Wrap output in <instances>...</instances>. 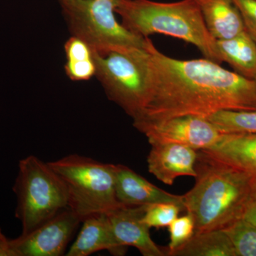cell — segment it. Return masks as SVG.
I'll list each match as a JSON object with an SVG mask.
<instances>
[{
    "label": "cell",
    "mask_w": 256,
    "mask_h": 256,
    "mask_svg": "<svg viewBox=\"0 0 256 256\" xmlns=\"http://www.w3.org/2000/svg\"><path fill=\"white\" fill-rule=\"evenodd\" d=\"M82 220L66 208L30 233L11 240L16 256L64 255L69 242Z\"/></svg>",
    "instance_id": "cell-8"
},
{
    "label": "cell",
    "mask_w": 256,
    "mask_h": 256,
    "mask_svg": "<svg viewBox=\"0 0 256 256\" xmlns=\"http://www.w3.org/2000/svg\"><path fill=\"white\" fill-rule=\"evenodd\" d=\"M224 162L256 173V133H226L208 149L202 150Z\"/></svg>",
    "instance_id": "cell-14"
},
{
    "label": "cell",
    "mask_w": 256,
    "mask_h": 256,
    "mask_svg": "<svg viewBox=\"0 0 256 256\" xmlns=\"http://www.w3.org/2000/svg\"><path fill=\"white\" fill-rule=\"evenodd\" d=\"M48 164L66 186L68 208L82 222L122 205L116 198L114 164L78 154H69Z\"/></svg>",
    "instance_id": "cell-5"
},
{
    "label": "cell",
    "mask_w": 256,
    "mask_h": 256,
    "mask_svg": "<svg viewBox=\"0 0 256 256\" xmlns=\"http://www.w3.org/2000/svg\"><path fill=\"white\" fill-rule=\"evenodd\" d=\"M208 32L216 40H228L245 32L232 0H196Z\"/></svg>",
    "instance_id": "cell-15"
},
{
    "label": "cell",
    "mask_w": 256,
    "mask_h": 256,
    "mask_svg": "<svg viewBox=\"0 0 256 256\" xmlns=\"http://www.w3.org/2000/svg\"><path fill=\"white\" fill-rule=\"evenodd\" d=\"M152 84L143 110L133 118L140 130L172 118H208L220 110H256V80L207 58L178 60L151 48Z\"/></svg>",
    "instance_id": "cell-1"
},
{
    "label": "cell",
    "mask_w": 256,
    "mask_h": 256,
    "mask_svg": "<svg viewBox=\"0 0 256 256\" xmlns=\"http://www.w3.org/2000/svg\"><path fill=\"white\" fill-rule=\"evenodd\" d=\"M114 12L124 28L138 36L174 37L196 46L205 58L222 64L216 40L208 32L196 0H116Z\"/></svg>",
    "instance_id": "cell-3"
},
{
    "label": "cell",
    "mask_w": 256,
    "mask_h": 256,
    "mask_svg": "<svg viewBox=\"0 0 256 256\" xmlns=\"http://www.w3.org/2000/svg\"><path fill=\"white\" fill-rule=\"evenodd\" d=\"M230 238L236 256H256V226L240 220L224 229Z\"/></svg>",
    "instance_id": "cell-20"
},
{
    "label": "cell",
    "mask_w": 256,
    "mask_h": 256,
    "mask_svg": "<svg viewBox=\"0 0 256 256\" xmlns=\"http://www.w3.org/2000/svg\"><path fill=\"white\" fill-rule=\"evenodd\" d=\"M150 144L176 143L196 150H206L218 142L223 133L205 118L184 116L140 130Z\"/></svg>",
    "instance_id": "cell-9"
},
{
    "label": "cell",
    "mask_w": 256,
    "mask_h": 256,
    "mask_svg": "<svg viewBox=\"0 0 256 256\" xmlns=\"http://www.w3.org/2000/svg\"><path fill=\"white\" fill-rule=\"evenodd\" d=\"M242 220L256 226V173L252 174L250 188Z\"/></svg>",
    "instance_id": "cell-24"
},
{
    "label": "cell",
    "mask_w": 256,
    "mask_h": 256,
    "mask_svg": "<svg viewBox=\"0 0 256 256\" xmlns=\"http://www.w3.org/2000/svg\"><path fill=\"white\" fill-rule=\"evenodd\" d=\"M72 36L102 54L122 48H146L152 42L134 34L114 16L116 0H60Z\"/></svg>",
    "instance_id": "cell-7"
},
{
    "label": "cell",
    "mask_w": 256,
    "mask_h": 256,
    "mask_svg": "<svg viewBox=\"0 0 256 256\" xmlns=\"http://www.w3.org/2000/svg\"><path fill=\"white\" fill-rule=\"evenodd\" d=\"M148 156V170L166 185L174 184L178 176L196 178L198 150L176 143L152 144Z\"/></svg>",
    "instance_id": "cell-11"
},
{
    "label": "cell",
    "mask_w": 256,
    "mask_h": 256,
    "mask_svg": "<svg viewBox=\"0 0 256 256\" xmlns=\"http://www.w3.org/2000/svg\"><path fill=\"white\" fill-rule=\"evenodd\" d=\"M222 63L228 64L234 72L256 80V43L244 32L228 40H216Z\"/></svg>",
    "instance_id": "cell-16"
},
{
    "label": "cell",
    "mask_w": 256,
    "mask_h": 256,
    "mask_svg": "<svg viewBox=\"0 0 256 256\" xmlns=\"http://www.w3.org/2000/svg\"><path fill=\"white\" fill-rule=\"evenodd\" d=\"M152 42L148 48H122L94 54L96 76L106 95L132 118L144 108L152 84Z\"/></svg>",
    "instance_id": "cell-4"
},
{
    "label": "cell",
    "mask_w": 256,
    "mask_h": 256,
    "mask_svg": "<svg viewBox=\"0 0 256 256\" xmlns=\"http://www.w3.org/2000/svg\"><path fill=\"white\" fill-rule=\"evenodd\" d=\"M18 196L16 217L22 226V234L68 208L66 186L60 175L36 156L24 158L18 164L14 186Z\"/></svg>",
    "instance_id": "cell-6"
},
{
    "label": "cell",
    "mask_w": 256,
    "mask_h": 256,
    "mask_svg": "<svg viewBox=\"0 0 256 256\" xmlns=\"http://www.w3.org/2000/svg\"><path fill=\"white\" fill-rule=\"evenodd\" d=\"M114 188L118 201L127 206H142L168 202L182 206L183 196L164 191L122 164H114Z\"/></svg>",
    "instance_id": "cell-12"
},
{
    "label": "cell",
    "mask_w": 256,
    "mask_h": 256,
    "mask_svg": "<svg viewBox=\"0 0 256 256\" xmlns=\"http://www.w3.org/2000/svg\"><path fill=\"white\" fill-rule=\"evenodd\" d=\"M184 208L180 205L168 202L151 204L146 205L142 222L150 228H161L168 227L170 224L178 218Z\"/></svg>",
    "instance_id": "cell-21"
},
{
    "label": "cell",
    "mask_w": 256,
    "mask_h": 256,
    "mask_svg": "<svg viewBox=\"0 0 256 256\" xmlns=\"http://www.w3.org/2000/svg\"><path fill=\"white\" fill-rule=\"evenodd\" d=\"M67 62L65 70L74 82H85L96 76V66L92 48L78 37L72 36L66 42Z\"/></svg>",
    "instance_id": "cell-18"
},
{
    "label": "cell",
    "mask_w": 256,
    "mask_h": 256,
    "mask_svg": "<svg viewBox=\"0 0 256 256\" xmlns=\"http://www.w3.org/2000/svg\"><path fill=\"white\" fill-rule=\"evenodd\" d=\"M170 256H236L228 236L224 230L195 234Z\"/></svg>",
    "instance_id": "cell-17"
},
{
    "label": "cell",
    "mask_w": 256,
    "mask_h": 256,
    "mask_svg": "<svg viewBox=\"0 0 256 256\" xmlns=\"http://www.w3.org/2000/svg\"><path fill=\"white\" fill-rule=\"evenodd\" d=\"M223 134L256 133V110H220L207 118Z\"/></svg>",
    "instance_id": "cell-19"
},
{
    "label": "cell",
    "mask_w": 256,
    "mask_h": 256,
    "mask_svg": "<svg viewBox=\"0 0 256 256\" xmlns=\"http://www.w3.org/2000/svg\"><path fill=\"white\" fill-rule=\"evenodd\" d=\"M196 182L183 195L185 208L193 216L195 234L224 230L242 220L252 173L198 150Z\"/></svg>",
    "instance_id": "cell-2"
},
{
    "label": "cell",
    "mask_w": 256,
    "mask_h": 256,
    "mask_svg": "<svg viewBox=\"0 0 256 256\" xmlns=\"http://www.w3.org/2000/svg\"><path fill=\"white\" fill-rule=\"evenodd\" d=\"M170 242L168 256L186 244L195 234V222L193 216L186 212L183 216L175 218L168 226Z\"/></svg>",
    "instance_id": "cell-22"
},
{
    "label": "cell",
    "mask_w": 256,
    "mask_h": 256,
    "mask_svg": "<svg viewBox=\"0 0 256 256\" xmlns=\"http://www.w3.org/2000/svg\"><path fill=\"white\" fill-rule=\"evenodd\" d=\"M242 15L245 31L256 43V0H232Z\"/></svg>",
    "instance_id": "cell-23"
},
{
    "label": "cell",
    "mask_w": 256,
    "mask_h": 256,
    "mask_svg": "<svg viewBox=\"0 0 256 256\" xmlns=\"http://www.w3.org/2000/svg\"><path fill=\"white\" fill-rule=\"evenodd\" d=\"M82 223L80 233L66 256H88L104 250L114 256L126 255L127 248L121 246L114 238L107 214L90 216Z\"/></svg>",
    "instance_id": "cell-13"
},
{
    "label": "cell",
    "mask_w": 256,
    "mask_h": 256,
    "mask_svg": "<svg viewBox=\"0 0 256 256\" xmlns=\"http://www.w3.org/2000/svg\"><path fill=\"white\" fill-rule=\"evenodd\" d=\"M0 256H16L12 246L11 240L4 235L0 228Z\"/></svg>",
    "instance_id": "cell-25"
},
{
    "label": "cell",
    "mask_w": 256,
    "mask_h": 256,
    "mask_svg": "<svg viewBox=\"0 0 256 256\" xmlns=\"http://www.w3.org/2000/svg\"><path fill=\"white\" fill-rule=\"evenodd\" d=\"M146 205H121L108 212L114 238L121 246L137 248L143 256H166L152 239L149 227L142 222Z\"/></svg>",
    "instance_id": "cell-10"
}]
</instances>
